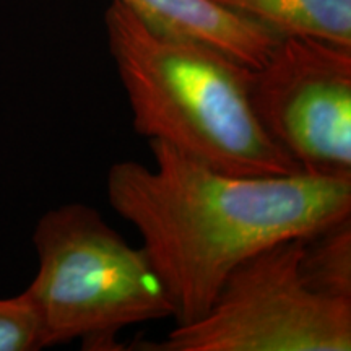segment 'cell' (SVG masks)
<instances>
[{
	"mask_svg": "<svg viewBox=\"0 0 351 351\" xmlns=\"http://www.w3.org/2000/svg\"><path fill=\"white\" fill-rule=\"evenodd\" d=\"M43 348L36 311L25 293L0 300V351H34Z\"/></svg>",
	"mask_w": 351,
	"mask_h": 351,
	"instance_id": "9",
	"label": "cell"
},
{
	"mask_svg": "<svg viewBox=\"0 0 351 351\" xmlns=\"http://www.w3.org/2000/svg\"><path fill=\"white\" fill-rule=\"evenodd\" d=\"M153 166L108 171L114 212L138 231L173 304L176 326L200 319L241 262L271 244L351 217V181L234 176L148 140Z\"/></svg>",
	"mask_w": 351,
	"mask_h": 351,
	"instance_id": "1",
	"label": "cell"
},
{
	"mask_svg": "<svg viewBox=\"0 0 351 351\" xmlns=\"http://www.w3.org/2000/svg\"><path fill=\"white\" fill-rule=\"evenodd\" d=\"M278 36L314 38L351 47V0H210Z\"/></svg>",
	"mask_w": 351,
	"mask_h": 351,
	"instance_id": "7",
	"label": "cell"
},
{
	"mask_svg": "<svg viewBox=\"0 0 351 351\" xmlns=\"http://www.w3.org/2000/svg\"><path fill=\"white\" fill-rule=\"evenodd\" d=\"M38 271L25 289L43 348L80 340L83 350H122L117 333L173 317V304L143 247H134L93 207L65 204L33 232Z\"/></svg>",
	"mask_w": 351,
	"mask_h": 351,
	"instance_id": "3",
	"label": "cell"
},
{
	"mask_svg": "<svg viewBox=\"0 0 351 351\" xmlns=\"http://www.w3.org/2000/svg\"><path fill=\"white\" fill-rule=\"evenodd\" d=\"M249 98L301 173L351 181V47L282 36L251 70Z\"/></svg>",
	"mask_w": 351,
	"mask_h": 351,
	"instance_id": "5",
	"label": "cell"
},
{
	"mask_svg": "<svg viewBox=\"0 0 351 351\" xmlns=\"http://www.w3.org/2000/svg\"><path fill=\"white\" fill-rule=\"evenodd\" d=\"M155 29L217 47L257 69L282 36L210 0H114Z\"/></svg>",
	"mask_w": 351,
	"mask_h": 351,
	"instance_id": "6",
	"label": "cell"
},
{
	"mask_svg": "<svg viewBox=\"0 0 351 351\" xmlns=\"http://www.w3.org/2000/svg\"><path fill=\"white\" fill-rule=\"evenodd\" d=\"M301 239L271 244L228 275L200 319L147 351H350L351 300L314 291L300 269Z\"/></svg>",
	"mask_w": 351,
	"mask_h": 351,
	"instance_id": "4",
	"label": "cell"
},
{
	"mask_svg": "<svg viewBox=\"0 0 351 351\" xmlns=\"http://www.w3.org/2000/svg\"><path fill=\"white\" fill-rule=\"evenodd\" d=\"M300 269L314 291L351 300V217L302 236Z\"/></svg>",
	"mask_w": 351,
	"mask_h": 351,
	"instance_id": "8",
	"label": "cell"
},
{
	"mask_svg": "<svg viewBox=\"0 0 351 351\" xmlns=\"http://www.w3.org/2000/svg\"><path fill=\"white\" fill-rule=\"evenodd\" d=\"M104 25L138 135L221 173H301L254 112L251 67L205 43L155 29L114 0Z\"/></svg>",
	"mask_w": 351,
	"mask_h": 351,
	"instance_id": "2",
	"label": "cell"
}]
</instances>
